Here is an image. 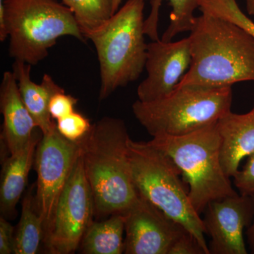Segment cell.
Instances as JSON below:
<instances>
[{
    "mask_svg": "<svg viewBox=\"0 0 254 254\" xmlns=\"http://www.w3.org/2000/svg\"><path fill=\"white\" fill-rule=\"evenodd\" d=\"M188 37L191 63L176 88H229L254 81V38L244 28L202 13Z\"/></svg>",
    "mask_w": 254,
    "mask_h": 254,
    "instance_id": "1",
    "label": "cell"
},
{
    "mask_svg": "<svg viewBox=\"0 0 254 254\" xmlns=\"http://www.w3.org/2000/svg\"><path fill=\"white\" fill-rule=\"evenodd\" d=\"M129 139L123 120L104 117L78 141L97 217L124 214L139 195L132 177Z\"/></svg>",
    "mask_w": 254,
    "mask_h": 254,
    "instance_id": "2",
    "label": "cell"
},
{
    "mask_svg": "<svg viewBox=\"0 0 254 254\" xmlns=\"http://www.w3.org/2000/svg\"><path fill=\"white\" fill-rule=\"evenodd\" d=\"M63 36L87 41L72 11L58 0L0 2V41L9 38L8 52L14 61L38 64Z\"/></svg>",
    "mask_w": 254,
    "mask_h": 254,
    "instance_id": "3",
    "label": "cell"
},
{
    "mask_svg": "<svg viewBox=\"0 0 254 254\" xmlns=\"http://www.w3.org/2000/svg\"><path fill=\"white\" fill-rule=\"evenodd\" d=\"M145 0H127L102 25L86 36L94 45L100 66L99 100L140 77L147 47L143 17Z\"/></svg>",
    "mask_w": 254,
    "mask_h": 254,
    "instance_id": "4",
    "label": "cell"
},
{
    "mask_svg": "<svg viewBox=\"0 0 254 254\" xmlns=\"http://www.w3.org/2000/svg\"><path fill=\"white\" fill-rule=\"evenodd\" d=\"M132 177L138 193L190 232L210 254L203 219L192 205L182 173L171 158L148 142L130 138Z\"/></svg>",
    "mask_w": 254,
    "mask_h": 254,
    "instance_id": "5",
    "label": "cell"
},
{
    "mask_svg": "<svg viewBox=\"0 0 254 254\" xmlns=\"http://www.w3.org/2000/svg\"><path fill=\"white\" fill-rule=\"evenodd\" d=\"M149 143L181 170L198 213H203L210 202L238 193L222 167L217 123L183 136L153 137Z\"/></svg>",
    "mask_w": 254,
    "mask_h": 254,
    "instance_id": "6",
    "label": "cell"
},
{
    "mask_svg": "<svg viewBox=\"0 0 254 254\" xmlns=\"http://www.w3.org/2000/svg\"><path fill=\"white\" fill-rule=\"evenodd\" d=\"M232 87L177 88L161 99L138 100L132 111L150 136H183L217 123L231 111Z\"/></svg>",
    "mask_w": 254,
    "mask_h": 254,
    "instance_id": "7",
    "label": "cell"
},
{
    "mask_svg": "<svg viewBox=\"0 0 254 254\" xmlns=\"http://www.w3.org/2000/svg\"><path fill=\"white\" fill-rule=\"evenodd\" d=\"M94 215V199L80 153L57 203L51 229L43 241L47 253H74Z\"/></svg>",
    "mask_w": 254,
    "mask_h": 254,
    "instance_id": "8",
    "label": "cell"
},
{
    "mask_svg": "<svg viewBox=\"0 0 254 254\" xmlns=\"http://www.w3.org/2000/svg\"><path fill=\"white\" fill-rule=\"evenodd\" d=\"M80 153L79 143L65 138L57 127L43 134L37 146L35 205L44 223V240L51 229L57 203Z\"/></svg>",
    "mask_w": 254,
    "mask_h": 254,
    "instance_id": "9",
    "label": "cell"
},
{
    "mask_svg": "<svg viewBox=\"0 0 254 254\" xmlns=\"http://www.w3.org/2000/svg\"><path fill=\"white\" fill-rule=\"evenodd\" d=\"M123 215L124 254H169L177 239L187 231L141 194Z\"/></svg>",
    "mask_w": 254,
    "mask_h": 254,
    "instance_id": "10",
    "label": "cell"
},
{
    "mask_svg": "<svg viewBox=\"0 0 254 254\" xmlns=\"http://www.w3.org/2000/svg\"><path fill=\"white\" fill-rule=\"evenodd\" d=\"M203 218L205 234L210 237V254H247L244 230L253 221L251 195L237 194L213 200Z\"/></svg>",
    "mask_w": 254,
    "mask_h": 254,
    "instance_id": "11",
    "label": "cell"
},
{
    "mask_svg": "<svg viewBox=\"0 0 254 254\" xmlns=\"http://www.w3.org/2000/svg\"><path fill=\"white\" fill-rule=\"evenodd\" d=\"M190 63L189 37L177 41H152L147 47V76L137 88L138 100L155 101L171 94Z\"/></svg>",
    "mask_w": 254,
    "mask_h": 254,
    "instance_id": "12",
    "label": "cell"
},
{
    "mask_svg": "<svg viewBox=\"0 0 254 254\" xmlns=\"http://www.w3.org/2000/svg\"><path fill=\"white\" fill-rule=\"evenodd\" d=\"M0 110L3 116L1 140L9 154L16 153L28 144L38 128L18 90L17 80L13 71L3 74L0 86Z\"/></svg>",
    "mask_w": 254,
    "mask_h": 254,
    "instance_id": "13",
    "label": "cell"
},
{
    "mask_svg": "<svg viewBox=\"0 0 254 254\" xmlns=\"http://www.w3.org/2000/svg\"><path fill=\"white\" fill-rule=\"evenodd\" d=\"M224 171L233 177L241 161L254 153V105L249 113L229 112L217 122Z\"/></svg>",
    "mask_w": 254,
    "mask_h": 254,
    "instance_id": "14",
    "label": "cell"
},
{
    "mask_svg": "<svg viewBox=\"0 0 254 254\" xmlns=\"http://www.w3.org/2000/svg\"><path fill=\"white\" fill-rule=\"evenodd\" d=\"M39 138L33 139L22 149L3 159L0 185V212L9 218L16 213V208L28 183V175L35 161Z\"/></svg>",
    "mask_w": 254,
    "mask_h": 254,
    "instance_id": "15",
    "label": "cell"
},
{
    "mask_svg": "<svg viewBox=\"0 0 254 254\" xmlns=\"http://www.w3.org/2000/svg\"><path fill=\"white\" fill-rule=\"evenodd\" d=\"M31 65L21 61H14L13 72L17 80L18 90L26 108L42 134L49 133L57 127L50 115L49 105L52 96L63 91L49 74H45L41 84L31 78Z\"/></svg>",
    "mask_w": 254,
    "mask_h": 254,
    "instance_id": "16",
    "label": "cell"
},
{
    "mask_svg": "<svg viewBox=\"0 0 254 254\" xmlns=\"http://www.w3.org/2000/svg\"><path fill=\"white\" fill-rule=\"evenodd\" d=\"M125 220L123 214H114L102 221L92 222L80 244L84 254H121L125 249Z\"/></svg>",
    "mask_w": 254,
    "mask_h": 254,
    "instance_id": "17",
    "label": "cell"
},
{
    "mask_svg": "<svg viewBox=\"0 0 254 254\" xmlns=\"http://www.w3.org/2000/svg\"><path fill=\"white\" fill-rule=\"evenodd\" d=\"M164 0H150V14L145 18L144 32L145 36L152 41L160 40L158 35L159 12ZM172 7L170 13V23L163 33L161 40L163 41H173L177 35L183 32L190 31L195 17V9L199 7V0H167Z\"/></svg>",
    "mask_w": 254,
    "mask_h": 254,
    "instance_id": "18",
    "label": "cell"
},
{
    "mask_svg": "<svg viewBox=\"0 0 254 254\" xmlns=\"http://www.w3.org/2000/svg\"><path fill=\"white\" fill-rule=\"evenodd\" d=\"M44 240V223L37 212L34 197L28 193L23 198L21 219L14 236V254H35Z\"/></svg>",
    "mask_w": 254,
    "mask_h": 254,
    "instance_id": "19",
    "label": "cell"
},
{
    "mask_svg": "<svg viewBox=\"0 0 254 254\" xmlns=\"http://www.w3.org/2000/svg\"><path fill=\"white\" fill-rule=\"evenodd\" d=\"M62 1L72 11L85 38L88 33L104 24L114 14L113 0H62Z\"/></svg>",
    "mask_w": 254,
    "mask_h": 254,
    "instance_id": "20",
    "label": "cell"
},
{
    "mask_svg": "<svg viewBox=\"0 0 254 254\" xmlns=\"http://www.w3.org/2000/svg\"><path fill=\"white\" fill-rule=\"evenodd\" d=\"M198 9L238 25L254 38V22L242 11L236 0H199Z\"/></svg>",
    "mask_w": 254,
    "mask_h": 254,
    "instance_id": "21",
    "label": "cell"
},
{
    "mask_svg": "<svg viewBox=\"0 0 254 254\" xmlns=\"http://www.w3.org/2000/svg\"><path fill=\"white\" fill-rule=\"evenodd\" d=\"M56 125L60 134L72 142L81 141L92 127L89 120L76 111L57 120Z\"/></svg>",
    "mask_w": 254,
    "mask_h": 254,
    "instance_id": "22",
    "label": "cell"
},
{
    "mask_svg": "<svg viewBox=\"0 0 254 254\" xmlns=\"http://www.w3.org/2000/svg\"><path fill=\"white\" fill-rule=\"evenodd\" d=\"M78 99L72 95L66 94L65 91L58 92L52 96L49 110L52 118L58 120L75 111Z\"/></svg>",
    "mask_w": 254,
    "mask_h": 254,
    "instance_id": "23",
    "label": "cell"
},
{
    "mask_svg": "<svg viewBox=\"0 0 254 254\" xmlns=\"http://www.w3.org/2000/svg\"><path fill=\"white\" fill-rule=\"evenodd\" d=\"M233 178L234 184L241 194H254V153L249 156L245 166L239 170Z\"/></svg>",
    "mask_w": 254,
    "mask_h": 254,
    "instance_id": "24",
    "label": "cell"
},
{
    "mask_svg": "<svg viewBox=\"0 0 254 254\" xmlns=\"http://www.w3.org/2000/svg\"><path fill=\"white\" fill-rule=\"evenodd\" d=\"M169 254H206L194 237L187 231L177 239Z\"/></svg>",
    "mask_w": 254,
    "mask_h": 254,
    "instance_id": "25",
    "label": "cell"
},
{
    "mask_svg": "<svg viewBox=\"0 0 254 254\" xmlns=\"http://www.w3.org/2000/svg\"><path fill=\"white\" fill-rule=\"evenodd\" d=\"M14 227L4 217H0V254H14Z\"/></svg>",
    "mask_w": 254,
    "mask_h": 254,
    "instance_id": "26",
    "label": "cell"
},
{
    "mask_svg": "<svg viewBox=\"0 0 254 254\" xmlns=\"http://www.w3.org/2000/svg\"><path fill=\"white\" fill-rule=\"evenodd\" d=\"M251 196H252L254 205V194L251 195ZM247 229H248L247 230V240H248L249 245H250L251 252L254 254V217L253 221Z\"/></svg>",
    "mask_w": 254,
    "mask_h": 254,
    "instance_id": "27",
    "label": "cell"
},
{
    "mask_svg": "<svg viewBox=\"0 0 254 254\" xmlns=\"http://www.w3.org/2000/svg\"><path fill=\"white\" fill-rule=\"evenodd\" d=\"M246 7L248 14L254 16V0H245Z\"/></svg>",
    "mask_w": 254,
    "mask_h": 254,
    "instance_id": "28",
    "label": "cell"
},
{
    "mask_svg": "<svg viewBox=\"0 0 254 254\" xmlns=\"http://www.w3.org/2000/svg\"><path fill=\"white\" fill-rule=\"evenodd\" d=\"M150 1V0H149ZM123 0H113V13H116L120 9V5L122 4Z\"/></svg>",
    "mask_w": 254,
    "mask_h": 254,
    "instance_id": "29",
    "label": "cell"
}]
</instances>
